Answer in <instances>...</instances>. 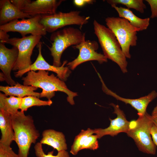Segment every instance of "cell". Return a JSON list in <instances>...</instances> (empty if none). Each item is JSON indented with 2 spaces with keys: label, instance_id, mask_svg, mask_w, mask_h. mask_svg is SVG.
<instances>
[{
  "label": "cell",
  "instance_id": "cell-1",
  "mask_svg": "<svg viewBox=\"0 0 157 157\" xmlns=\"http://www.w3.org/2000/svg\"><path fill=\"white\" fill-rule=\"evenodd\" d=\"M23 85L33 86L42 89L40 97H46L51 100L55 95V92L60 91L67 95V99L71 105L74 104V98L78 95L77 92L70 90L64 81L53 74L49 75V72L39 70L30 71L26 76L22 78Z\"/></svg>",
  "mask_w": 157,
  "mask_h": 157
},
{
  "label": "cell",
  "instance_id": "cell-2",
  "mask_svg": "<svg viewBox=\"0 0 157 157\" xmlns=\"http://www.w3.org/2000/svg\"><path fill=\"white\" fill-rule=\"evenodd\" d=\"M14 141L18 148V157H28L31 146L35 144L40 134L32 116L21 111L11 116Z\"/></svg>",
  "mask_w": 157,
  "mask_h": 157
},
{
  "label": "cell",
  "instance_id": "cell-3",
  "mask_svg": "<svg viewBox=\"0 0 157 157\" xmlns=\"http://www.w3.org/2000/svg\"><path fill=\"white\" fill-rule=\"evenodd\" d=\"M94 33L97 37L104 55L116 63L123 73L128 72V62L120 44L113 32L96 20L93 22Z\"/></svg>",
  "mask_w": 157,
  "mask_h": 157
},
{
  "label": "cell",
  "instance_id": "cell-4",
  "mask_svg": "<svg viewBox=\"0 0 157 157\" xmlns=\"http://www.w3.org/2000/svg\"><path fill=\"white\" fill-rule=\"evenodd\" d=\"M85 33L78 28L69 27L52 33L50 37L51 47L48 46L53 58V65H61L60 59L64 51L69 47L80 44L85 39Z\"/></svg>",
  "mask_w": 157,
  "mask_h": 157
},
{
  "label": "cell",
  "instance_id": "cell-5",
  "mask_svg": "<svg viewBox=\"0 0 157 157\" xmlns=\"http://www.w3.org/2000/svg\"><path fill=\"white\" fill-rule=\"evenodd\" d=\"M153 124L151 115L146 112L144 115L138 116L137 120L130 121L126 133L134 140L140 151L152 155L156 154V146L151 136Z\"/></svg>",
  "mask_w": 157,
  "mask_h": 157
},
{
  "label": "cell",
  "instance_id": "cell-6",
  "mask_svg": "<svg viewBox=\"0 0 157 157\" xmlns=\"http://www.w3.org/2000/svg\"><path fill=\"white\" fill-rule=\"evenodd\" d=\"M107 27L115 36L126 58H131V46L137 45V29L126 19L115 17H108L105 20Z\"/></svg>",
  "mask_w": 157,
  "mask_h": 157
},
{
  "label": "cell",
  "instance_id": "cell-7",
  "mask_svg": "<svg viewBox=\"0 0 157 157\" xmlns=\"http://www.w3.org/2000/svg\"><path fill=\"white\" fill-rule=\"evenodd\" d=\"M80 13L78 10H73L41 15L40 23L44 26L47 32L49 33H52L59 28L70 25H78L81 29L88 22L90 17L81 15Z\"/></svg>",
  "mask_w": 157,
  "mask_h": 157
},
{
  "label": "cell",
  "instance_id": "cell-8",
  "mask_svg": "<svg viewBox=\"0 0 157 157\" xmlns=\"http://www.w3.org/2000/svg\"><path fill=\"white\" fill-rule=\"evenodd\" d=\"M42 37L41 35H31L21 38H8L0 42L16 47L18 49V58L13 70H23L28 68L32 64L31 57L33 49L40 42Z\"/></svg>",
  "mask_w": 157,
  "mask_h": 157
},
{
  "label": "cell",
  "instance_id": "cell-9",
  "mask_svg": "<svg viewBox=\"0 0 157 157\" xmlns=\"http://www.w3.org/2000/svg\"><path fill=\"white\" fill-rule=\"evenodd\" d=\"M41 15H38L27 19H16L0 26V29L7 33L18 32L22 37L31 34L34 35L44 36L47 31L44 26L40 23Z\"/></svg>",
  "mask_w": 157,
  "mask_h": 157
},
{
  "label": "cell",
  "instance_id": "cell-10",
  "mask_svg": "<svg viewBox=\"0 0 157 157\" xmlns=\"http://www.w3.org/2000/svg\"><path fill=\"white\" fill-rule=\"evenodd\" d=\"M72 47L78 49L79 53L76 58L67 64L70 69L73 70L80 64L89 61H97L100 64L108 61V59L104 54L96 51L99 48V44L95 40L85 39L79 44Z\"/></svg>",
  "mask_w": 157,
  "mask_h": 157
},
{
  "label": "cell",
  "instance_id": "cell-11",
  "mask_svg": "<svg viewBox=\"0 0 157 157\" xmlns=\"http://www.w3.org/2000/svg\"><path fill=\"white\" fill-rule=\"evenodd\" d=\"M42 42H40L37 45L38 54L34 62L27 69L16 72L15 73V76L16 77H21L30 71H36L43 70L53 72L57 74V76L59 78L64 81H66L71 72L69 68L67 66H65L67 63V60L64 61L61 65L59 67L50 65L45 60L42 55Z\"/></svg>",
  "mask_w": 157,
  "mask_h": 157
},
{
  "label": "cell",
  "instance_id": "cell-12",
  "mask_svg": "<svg viewBox=\"0 0 157 157\" xmlns=\"http://www.w3.org/2000/svg\"><path fill=\"white\" fill-rule=\"evenodd\" d=\"M110 105L113 108V113L115 114L117 116L114 119L109 118L110 124L107 128L94 129V133L97 135L98 139L106 135H109L114 137L120 133H126L129 129L130 121L127 120L123 111L120 109L118 105L113 103Z\"/></svg>",
  "mask_w": 157,
  "mask_h": 157
},
{
  "label": "cell",
  "instance_id": "cell-13",
  "mask_svg": "<svg viewBox=\"0 0 157 157\" xmlns=\"http://www.w3.org/2000/svg\"><path fill=\"white\" fill-rule=\"evenodd\" d=\"M18 53L16 47L13 46L11 49H8L4 43H0V68L5 81L10 86L16 83L12 79L11 74L17 62Z\"/></svg>",
  "mask_w": 157,
  "mask_h": 157
},
{
  "label": "cell",
  "instance_id": "cell-14",
  "mask_svg": "<svg viewBox=\"0 0 157 157\" xmlns=\"http://www.w3.org/2000/svg\"><path fill=\"white\" fill-rule=\"evenodd\" d=\"M98 75L102 84V89L103 92L118 100L122 101L126 104L130 105L137 110L138 116H142L145 113L149 104L157 97V92L155 90H153L147 95L137 99H131L122 97L109 89L99 74H98Z\"/></svg>",
  "mask_w": 157,
  "mask_h": 157
},
{
  "label": "cell",
  "instance_id": "cell-15",
  "mask_svg": "<svg viewBox=\"0 0 157 157\" xmlns=\"http://www.w3.org/2000/svg\"><path fill=\"white\" fill-rule=\"evenodd\" d=\"M64 0H36L31 1L21 11L31 16L51 14L56 13L58 7Z\"/></svg>",
  "mask_w": 157,
  "mask_h": 157
},
{
  "label": "cell",
  "instance_id": "cell-16",
  "mask_svg": "<svg viewBox=\"0 0 157 157\" xmlns=\"http://www.w3.org/2000/svg\"><path fill=\"white\" fill-rule=\"evenodd\" d=\"M0 25L19 19L32 17L16 8L9 0L0 1Z\"/></svg>",
  "mask_w": 157,
  "mask_h": 157
},
{
  "label": "cell",
  "instance_id": "cell-17",
  "mask_svg": "<svg viewBox=\"0 0 157 157\" xmlns=\"http://www.w3.org/2000/svg\"><path fill=\"white\" fill-rule=\"evenodd\" d=\"M40 141L42 144L50 146L58 152L67 149L65 137L63 133L52 129L44 130Z\"/></svg>",
  "mask_w": 157,
  "mask_h": 157
},
{
  "label": "cell",
  "instance_id": "cell-18",
  "mask_svg": "<svg viewBox=\"0 0 157 157\" xmlns=\"http://www.w3.org/2000/svg\"><path fill=\"white\" fill-rule=\"evenodd\" d=\"M117 12L119 17L127 20L138 31L147 29L149 24L150 18H140L135 15L130 9L115 5H111Z\"/></svg>",
  "mask_w": 157,
  "mask_h": 157
},
{
  "label": "cell",
  "instance_id": "cell-19",
  "mask_svg": "<svg viewBox=\"0 0 157 157\" xmlns=\"http://www.w3.org/2000/svg\"><path fill=\"white\" fill-rule=\"evenodd\" d=\"M38 89L35 87L23 85L18 82L13 86H0V91L7 96H13L21 98L30 96L40 97V93L35 91Z\"/></svg>",
  "mask_w": 157,
  "mask_h": 157
},
{
  "label": "cell",
  "instance_id": "cell-20",
  "mask_svg": "<svg viewBox=\"0 0 157 157\" xmlns=\"http://www.w3.org/2000/svg\"><path fill=\"white\" fill-rule=\"evenodd\" d=\"M11 116L0 110V144L10 146L14 141V133L11 122Z\"/></svg>",
  "mask_w": 157,
  "mask_h": 157
},
{
  "label": "cell",
  "instance_id": "cell-21",
  "mask_svg": "<svg viewBox=\"0 0 157 157\" xmlns=\"http://www.w3.org/2000/svg\"><path fill=\"white\" fill-rule=\"evenodd\" d=\"M22 98L13 96L7 97L0 93V110L11 116L17 113L20 109Z\"/></svg>",
  "mask_w": 157,
  "mask_h": 157
},
{
  "label": "cell",
  "instance_id": "cell-22",
  "mask_svg": "<svg viewBox=\"0 0 157 157\" xmlns=\"http://www.w3.org/2000/svg\"><path fill=\"white\" fill-rule=\"evenodd\" d=\"M52 103L51 100L44 101L35 96H28L22 98L20 109V111L24 112L33 106H50Z\"/></svg>",
  "mask_w": 157,
  "mask_h": 157
},
{
  "label": "cell",
  "instance_id": "cell-23",
  "mask_svg": "<svg viewBox=\"0 0 157 157\" xmlns=\"http://www.w3.org/2000/svg\"><path fill=\"white\" fill-rule=\"evenodd\" d=\"M94 133V129L88 128L85 130H82L80 133L75 137L71 146L70 152L73 155H76L81 150V147L86 138Z\"/></svg>",
  "mask_w": 157,
  "mask_h": 157
},
{
  "label": "cell",
  "instance_id": "cell-24",
  "mask_svg": "<svg viewBox=\"0 0 157 157\" xmlns=\"http://www.w3.org/2000/svg\"><path fill=\"white\" fill-rule=\"evenodd\" d=\"M106 1L111 5L121 4L125 5L129 9H133L142 13H144L147 8L142 0H107Z\"/></svg>",
  "mask_w": 157,
  "mask_h": 157
},
{
  "label": "cell",
  "instance_id": "cell-25",
  "mask_svg": "<svg viewBox=\"0 0 157 157\" xmlns=\"http://www.w3.org/2000/svg\"><path fill=\"white\" fill-rule=\"evenodd\" d=\"M34 149L37 157H69L68 153L66 150L58 151L56 155H53V151H49L47 154H46L43 151L42 144L40 142L35 144Z\"/></svg>",
  "mask_w": 157,
  "mask_h": 157
},
{
  "label": "cell",
  "instance_id": "cell-26",
  "mask_svg": "<svg viewBox=\"0 0 157 157\" xmlns=\"http://www.w3.org/2000/svg\"><path fill=\"white\" fill-rule=\"evenodd\" d=\"M98 139V136L96 134L90 135L85 140L81 149H88L94 150L97 149L99 147Z\"/></svg>",
  "mask_w": 157,
  "mask_h": 157
},
{
  "label": "cell",
  "instance_id": "cell-27",
  "mask_svg": "<svg viewBox=\"0 0 157 157\" xmlns=\"http://www.w3.org/2000/svg\"><path fill=\"white\" fill-rule=\"evenodd\" d=\"M0 157H18L10 146L0 144Z\"/></svg>",
  "mask_w": 157,
  "mask_h": 157
},
{
  "label": "cell",
  "instance_id": "cell-28",
  "mask_svg": "<svg viewBox=\"0 0 157 157\" xmlns=\"http://www.w3.org/2000/svg\"><path fill=\"white\" fill-rule=\"evenodd\" d=\"M10 1L16 8L21 11L31 2L30 0H11Z\"/></svg>",
  "mask_w": 157,
  "mask_h": 157
},
{
  "label": "cell",
  "instance_id": "cell-29",
  "mask_svg": "<svg viewBox=\"0 0 157 157\" xmlns=\"http://www.w3.org/2000/svg\"><path fill=\"white\" fill-rule=\"evenodd\" d=\"M150 6L151 13L150 17L154 18L157 17V0H145Z\"/></svg>",
  "mask_w": 157,
  "mask_h": 157
},
{
  "label": "cell",
  "instance_id": "cell-30",
  "mask_svg": "<svg viewBox=\"0 0 157 157\" xmlns=\"http://www.w3.org/2000/svg\"><path fill=\"white\" fill-rule=\"evenodd\" d=\"M74 4L78 7H82L86 4H93L96 2L94 0H74Z\"/></svg>",
  "mask_w": 157,
  "mask_h": 157
},
{
  "label": "cell",
  "instance_id": "cell-31",
  "mask_svg": "<svg viewBox=\"0 0 157 157\" xmlns=\"http://www.w3.org/2000/svg\"><path fill=\"white\" fill-rule=\"evenodd\" d=\"M151 134L153 142L157 146V127L154 124L151 128Z\"/></svg>",
  "mask_w": 157,
  "mask_h": 157
},
{
  "label": "cell",
  "instance_id": "cell-32",
  "mask_svg": "<svg viewBox=\"0 0 157 157\" xmlns=\"http://www.w3.org/2000/svg\"><path fill=\"white\" fill-rule=\"evenodd\" d=\"M151 115L154 124L157 127V104L154 108Z\"/></svg>",
  "mask_w": 157,
  "mask_h": 157
},
{
  "label": "cell",
  "instance_id": "cell-33",
  "mask_svg": "<svg viewBox=\"0 0 157 157\" xmlns=\"http://www.w3.org/2000/svg\"><path fill=\"white\" fill-rule=\"evenodd\" d=\"M9 35L7 33L0 29V42H2L9 38Z\"/></svg>",
  "mask_w": 157,
  "mask_h": 157
}]
</instances>
